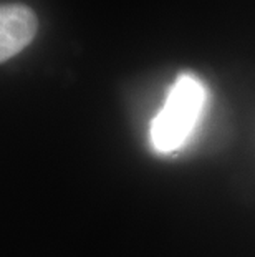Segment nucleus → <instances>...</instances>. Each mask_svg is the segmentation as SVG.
I'll list each match as a JSON object with an SVG mask.
<instances>
[{
  "label": "nucleus",
  "instance_id": "1",
  "mask_svg": "<svg viewBox=\"0 0 255 257\" xmlns=\"http://www.w3.org/2000/svg\"><path fill=\"white\" fill-rule=\"evenodd\" d=\"M205 103L204 85L191 73L177 76L164 105L151 121L149 138L157 153L179 150L191 136Z\"/></svg>",
  "mask_w": 255,
  "mask_h": 257
},
{
  "label": "nucleus",
  "instance_id": "2",
  "mask_svg": "<svg viewBox=\"0 0 255 257\" xmlns=\"http://www.w3.org/2000/svg\"><path fill=\"white\" fill-rule=\"evenodd\" d=\"M37 30L39 19L30 7L22 4L0 5V63L29 47Z\"/></svg>",
  "mask_w": 255,
  "mask_h": 257
}]
</instances>
